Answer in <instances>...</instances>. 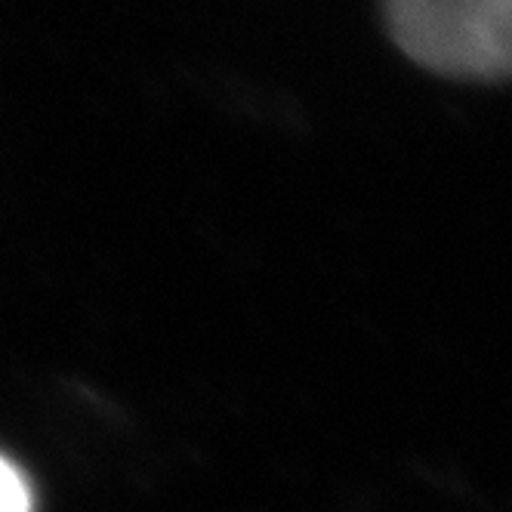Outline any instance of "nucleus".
Here are the masks:
<instances>
[{"label":"nucleus","mask_w":512,"mask_h":512,"mask_svg":"<svg viewBox=\"0 0 512 512\" xmlns=\"http://www.w3.org/2000/svg\"><path fill=\"white\" fill-rule=\"evenodd\" d=\"M0 512H34V491L25 472L0 454Z\"/></svg>","instance_id":"f03ea898"},{"label":"nucleus","mask_w":512,"mask_h":512,"mask_svg":"<svg viewBox=\"0 0 512 512\" xmlns=\"http://www.w3.org/2000/svg\"><path fill=\"white\" fill-rule=\"evenodd\" d=\"M395 44L448 78L497 81L512 62V0H386Z\"/></svg>","instance_id":"f257e3e1"}]
</instances>
